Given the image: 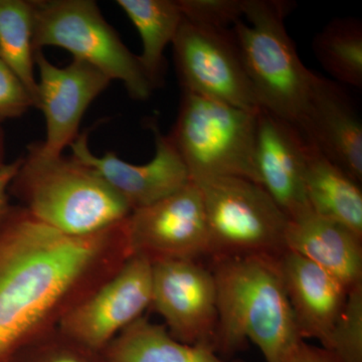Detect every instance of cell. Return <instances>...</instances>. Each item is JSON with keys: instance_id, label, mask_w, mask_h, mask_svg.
Listing matches in <instances>:
<instances>
[{"instance_id": "cell-20", "label": "cell", "mask_w": 362, "mask_h": 362, "mask_svg": "<svg viewBox=\"0 0 362 362\" xmlns=\"http://www.w3.org/2000/svg\"><path fill=\"white\" fill-rule=\"evenodd\" d=\"M142 40L139 56L143 69L154 88L164 83V52L173 45L185 16L177 0H117Z\"/></svg>"}, {"instance_id": "cell-26", "label": "cell", "mask_w": 362, "mask_h": 362, "mask_svg": "<svg viewBox=\"0 0 362 362\" xmlns=\"http://www.w3.org/2000/svg\"><path fill=\"white\" fill-rule=\"evenodd\" d=\"M35 107L23 82L0 59V121L16 119Z\"/></svg>"}, {"instance_id": "cell-11", "label": "cell", "mask_w": 362, "mask_h": 362, "mask_svg": "<svg viewBox=\"0 0 362 362\" xmlns=\"http://www.w3.org/2000/svg\"><path fill=\"white\" fill-rule=\"evenodd\" d=\"M151 306L177 341L214 350L218 291L211 269L192 259L153 264Z\"/></svg>"}, {"instance_id": "cell-9", "label": "cell", "mask_w": 362, "mask_h": 362, "mask_svg": "<svg viewBox=\"0 0 362 362\" xmlns=\"http://www.w3.org/2000/svg\"><path fill=\"white\" fill-rule=\"evenodd\" d=\"M131 256L153 265L171 259L209 257V239L201 190L190 180L160 201L133 209L125 221Z\"/></svg>"}, {"instance_id": "cell-17", "label": "cell", "mask_w": 362, "mask_h": 362, "mask_svg": "<svg viewBox=\"0 0 362 362\" xmlns=\"http://www.w3.org/2000/svg\"><path fill=\"white\" fill-rule=\"evenodd\" d=\"M286 249L337 278L347 289L362 283V238L312 209L289 220Z\"/></svg>"}, {"instance_id": "cell-18", "label": "cell", "mask_w": 362, "mask_h": 362, "mask_svg": "<svg viewBox=\"0 0 362 362\" xmlns=\"http://www.w3.org/2000/svg\"><path fill=\"white\" fill-rule=\"evenodd\" d=\"M305 192L314 213L341 223L362 238L361 183L326 158L310 143Z\"/></svg>"}, {"instance_id": "cell-16", "label": "cell", "mask_w": 362, "mask_h": 362, "mask_svg": "<svg viewBox=\"0 0 362 362\" xmlns=\"http://www.w3.org/2000/svg\"><path fill=\"white\" fill-rule=\"evenodd\" d=\"M278 265L300 337L318 340L323 346L349 290L334 276L289 250L278 257Z\"/></svg>"}, {"instance_id": "cell-10", "label": "cell", "mask_w": 362, "mask_h": 362, "mask_svg": "<svg viewBox=\"0 0 362 362\" xmlns=\"http://www.w3.org/2000/svg\"><path fill=\"white\" fill-rule=\"evenodd\" d=\"M152 301V264L130 256L121 268L63 319L58 329L90 349L103 351L143 316Z\"/></svg>"}, {"instance_id": "cell-14", "label": "cell", "mask_w": 362, "mask_h": 362, "mask_svg": "<svg viewBox=\"0 0 362 362\" xmlns=\"http://www.w3.org/2000/svg\"><path fill=\"white\" fill-rule=\"evenodd\" d=\"M295 125L320 153L361 185V118L342 86L313 71Z\"/></svg>"}, {"instance_id": "cell-15", "label": "cell", "mask_w": 362, "mask_h": 362, "mask_svg": "<svg viewBox=\"0 0 362 362\" xmlns=\"http://www.w3.org/2000/svg\"><path fill=\"white\" fill-rule=\"evenodd\" d=\"M309 142L295 124L265 109L257 114V181L289 220L310 211L305 192Z\"/></svg>"}, {"instance_id": "cell-28", "label": "cell", "mask_w": 362, "mask_h": 362, "mask_svg": "<svg viewBox=\"0 0 362 362\" xmlns=\"http://www.w3.org/2000/svg\"><path fill=\"white\" fill-rule=\"evenodd\" d=\"M23 157L16 160L4 163L0 168V223L6 220V216L11 213L13 204H11V195H9V187L11 181L21 168Z\"/></svg>"}, {"instance_id": "cell-4", "label": "cell", "mask_w": 362, "mask_h": 362, "mask_svg": "<svg viewBox=\"0 0 362 362\" xmlns=\"http://www.w3.org/2000/svg\"><path fill=\"white\" fill-rule=\"evenodd\" d=\"M291 4L243 0L242 20L232 26L247 77L262 109L296 124L313 71L302 63L285 25Z\"/></svg>"}, {"instance_id": "cell-19", "label": "cell", "mask_w": 362, "mask_h": 362, "mask_svg": "<svg viewBox=\"0 0 362 362\" xmlns=\"http://www.w3.org/2000/svg\"><path fill=\"white\" fill-rule=\"evenodd\" d=\"M110 362H245L226 359L211 347L175 339L165 326L142 316L103 350Z\"/></svg>"}, {"instance_id": "cell-1", "label": "cell", "mask_w": 362, "mask_h": 362, "mask_svg": "<svg viewBox=\"0 0 362 362\" xmlns=\"http://www.w3.org/2000/svg\"><path fill=\"white\" fill-rule=\"evenodd\" d=\"M130 256L125 221L71 235L13 206L0 223V362L58 329Z\"/></svg>"}, {"instance_id": "cell-23", "label": "cell", "mask_w": 362, "mask_h": 362, "mask_svg": "<svg viewBox=\"0 0 362 362\" xmlns=\"http://www.w3.org/2000/svg\"><path fill=\"white\" fill-rule=\"evenodd\" d=\"M321 347L341 362H362V283L349 290L341 314Z\"/></svg>"}, {"instance_id": "cell-3", "label": "cell", "mask_w": 362, "mask_h": 362, "mask_svg": "<svg viewBox=\"0 0 362 362\" xmlns=\"http://www.w3.org/2000/svg\"><path fill=\"white\" fill-rule=\"evenodd\" d=\"M8 192L33 218L66 235L102 232L131 213L94 169L73 156H42L37 143L28 146Z\"/></svg>"}, {"instance_id": "cell-5", "label": "cell", "mask_w": 362, "mask_h": 362, "mask_svg": "<svg viewBox=\"0 0 362 362\" xmlns=\"http://www.w3.org/2000/svg\"><path fill=\"white\" fill-rule=\"evenodd\" d=\"M258 112L182 90L177 118L168 135L190 180L240 177L258 185L254 163Z\"/></svg>"}, {"instance_id": "cell-12", "label": "cell", "mask_w": 362, "mask_h": 362, "mask_svg": "<svg viewBox=\"0 0 362 362\" xmlns=\"http://www.w3.org/2000/svg\"><path fill=\"white\" fill-rule=\"evenodd\" d=\"M39 71L37 106L44 114L47 135L37 143L40 154L63 156L64 149L77 139L86 111L112 81L86 62L74 59L66 66L52 64L42 51L35 52Z\"/></svg>"}, {"instance_id": "cell-6", "label": "cell", "mask_w": 362, "mask_h": 362, "mask_svg": "<svg viewBox=\"0 0 362 362\" xmlns=\"http://www.w3.org/2000/svg\"><path fill=\"white\" fill-rule=\"evenodd\" d=\"M35 52L62 47L111 81H120L136 101L156 90L139 56L129 51L93 0H32Z\"/></svg>"}, {"instance_id": "cell-27", "label": "cell", "mask_w": 362, "mask_h": 362, "mask_svg": "<svg viewBox=\"0 0 362 362\" xmlns=\"http://www.w3.org/2000/svg\"><path fill=\"white\" fill-rule=\"evenodd\" d=\"M284 362H341L328 350L302 340L293 347Z\"/></svg>"}, {"instance_id": "cell-29", "label": "cell", "mask_w": 362, "mask_h": 362, "mask_svg": "<svg viewBox=\"0 0 362 362\" xmlns=\"http://www.w3.org/2000/svg\"><path fill=\"white\" fill-rule=\"evenodd\" d=\"M4 157H6V139H4V129L0 127V168L6 163Z\"/></svg>"}, {"instance_id": "cell-2", "label": "cell", "mask_w": 362, "mask_h": 362, "mask_svg": "<svg viewBox=\"0 0 362 362\" xmlns=\"http://www.w3.org/2000/svg\"><path fill=\"white\" fill-rule=\"evenodd\" d=\"M218 291L214 350L230 359L251 341L266 362H284L302 341L278 258L268 256L211 259Z\"/></svg>"}, {"instance_id": "cell-13", "label": "cell", "mask_w": 362, "mask_h": 362, "mask_svg": "<svg viewBox=\"0 0 362 362\" xmlns=\"http://www.w3.org/2000/svg\"><path fill=\"white\" fill-rule=\"evenodd\" d=\"M156 144L153 158L145 164H133L113 152L97 156L90 150L87 132L70 145L71 156L94 169L123 199L131 211L160 201L190 181L187 169L168 135L159 129L156 119L147 122Z\"/></svg>"}, {"instance_id": "cell-7", "label": "cell", "mask_w": 362, "mask_h": 362, "mask_svg": "<svg viewBox=\"0 0 362 362\" xmlns=\"http://www.w3.org/2000/svg\"><path fill=\"white\" fill-rule=\"evenodd\" d=\"M194 183L204 202L211 259L278 258L287 250L289 218L261 185L240 177Z\"/></svg>"}, {"instance_id": "cell-21", "label": "cell", "mask_w": 362, "mask_h": 362, "mask_svg": "<svg viewBox=\"0 0 362 362\" xmlns=\"http://www.w3.org/2000/svg\"><path fill=\"white\" fill-rule=\"evenodd\" d=\"M324 70L337 83L362 87V23L354 18H335L317 33L312 44Z\"/></svg>"}, {"instance_id": "cell-24", "label": "cell", "mask_w": 362, "mask_h": 362, "mask_svg": "<svg viewBox=\"0 0 362 362\" xmlns=\"http://www.w3.org/2000/svg\"><path fill=\"white\" fill-rule=\"evenodd\" d=\"M7 362H110L103 351L90 349L56 329L26 345Z\"/></svg>"}, {"instance_id": "cell-8", "label": "cell", "mask_w": 362, "mask_h": 362, "mask_svg": "<svg viewBox=\"0 0 362 362\" xmlns=\"http://www.w3.org/2000/svg\"><path fill=\"white\" fill-rule=\"evenodd\" d=\"M173 45L182 90L243 110L261 109L232 28H209L183 20Z\"/></svg>"}, {"instance_id": "cell-25", "label": "cell", "mask_w": 362, "mask_h": 362, "mask_svg": "<svg viewBox=\"0 0 362 362\" xmlns=\"http://www.w3.org/2000/svg\"><path fill=\"white\" fill-rule=\"evenodd\" d=\"M185 20L209 28H230L242 20L243 0H177Z\"/></svg>"}, {"instance_id": "cell-22", "label": "cell", "mask_w": 362, "mask_h": 362, "mask_svg": "<svg viewBox=\"0 0 362 362\" xmlns=\"http://www.w3.org/2000/svg\"><path fill=\"white\" fill-rule=\"evenodd\" d=\"M0 59L25 85L37 108L32 0H0Z\"/></svg>"}]
</instances>
